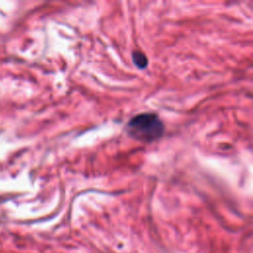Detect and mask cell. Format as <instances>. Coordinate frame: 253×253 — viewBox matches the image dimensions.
Here are the masks:
<instances>
[{"label":"cell","mask_w":253,"mask_h":253,"mask_svg":"<svg viewBox=\"0 0 253 253\" xmlns=\"http://www.w3.org/2000/svg\"><path fill=\"white\" fill-rule=\"evenodd\" d=\"M126 130L132 139L150 143L158 140L164 134L165 126L157 114L145 112L132 117L127 122Z\"/></svg>","instance_id":"6da1fadb"},{"label":"cell","mask_w":253,"mask_h":253,"mask_svg":"<svg viewBox=\"0 0 253 253\" xmlns=\"http://www.w3.org/2000/svg\"><path fill=\"white\" fill-rule=\"evenodd\" d=\"M132 61L133 64L139 69L145 68L148 63L146 55L141 50H134L132 52Z\"/></svg>","instance_id":"7a4b0ae2"}]
</instances>
